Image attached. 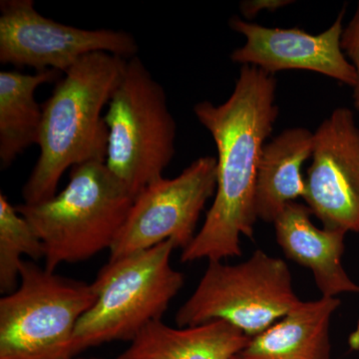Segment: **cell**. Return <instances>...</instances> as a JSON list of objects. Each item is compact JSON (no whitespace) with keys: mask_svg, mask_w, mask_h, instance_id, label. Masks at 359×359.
Returning a JSON list of instances; mask_svg holds the SVG:
<instances>
[{"mask_svg":"<svg viewBox=\"0 0 359 359\" xmlns=\"http://www.w3.org/2000/svg\"><path fill=\"white\" fill-rule=\"evenodd\" d=\"M276 99L275 75L243 65L224 103L194 107L216 144L217 189L204 224L182 252L183 263L241 257V237H254L257 165L278 117Z\"/></svg>","mask_w":359,"mask_h":359,"instance_id":"1","label":"cell"},{"mask_svg":"<svg viewBox=\"0 0 359 359\" xmlns=\"http://www.w3.org/2000/svg\"><path fill=\"white\" fill-rule=\"evenodd\" d=\"M127 59L94 52L65 73L42 106L40 155L22 188L25 204L50 200L66 170L105 162L108 129L104 107L121 81Z\"/></svg>","mask_w":359,"mask_h":359,"instance_id":"2","label":"cell"},{"mask_svg":"<svg viewBox=\"0 0 359 359\" xmlns=\"http://www.w3.org/2000/svg\"><path fill=\"white\" fill-rule=\"evenodd\" d=\"M134 202L105 162L71 169L60 193L39 204L15 205L44 247L45 268L78 263L111 250Z\"/></svg>","mask_w":359,"mask_h":359,"instance_id":"3","label":"cell"},{"mask_svg":"<svg viewBox=\"0 0 359 359\" xmlns=\"http://www.w3.org/2000/svg\"><path fill=\"white\" fill-rule=\"evenodd\" d=\"M172 240L109 261L93 285L95 304L82 316L74 334V353L112 341H130L156 320H162L184 285L172 266Z\"/></svg>","mask_w":359,"mask_h":359,"instance_id":"4","label":"cell"},{"mask_svg":"<svg viewBox=\"0 0 359 359\" xmlns=\"http://www.w3.org/2000/svg\"><path fill=\"white\" fill-rule=\"evenodd\" d=\"M107 108L105 165L135 199L173 160L176 121L166 92L138 56L127 59Z\"/></svg>","mask_w":359,"mask_h":359,"instance_id":"5","label":"cell"},{"mask_svg":"<svg viewBox=\"0 0 359 359\" xmlns=\"http://www.w3.org/2000/svg\"><path fill=\"white\" fill-rule=\"evenodd\" d=\"M96 299L93 283L23 262L20 285L0 299V359L74 358L78 323Z\"/></svg>","mask_w":359,"mask_h":359,"instance_id":"6","label":"cell"},{"mask_svg":"<svg viewBox=\"0 0 359 359\" xmlns=\"http://www.w3.org/2000/svg\"><path fill=\"white\" fill-rule=\"evenodd\" d=\"M299 302L287 264L257 250L237 264L209 262L197 289L175 320L179 327L222 320L254 339Z\"/></svg>","mask_w":359,"mask_h":359,"instance_id":"7","label":"cell"},{"mask_svg":"<svg viewBox=\"0 0 359 359\" xmlns=\"http://www.w3.org/2000/svg\"><path fill=\"white\" fill-rule=\"evenodd\" d=\"M217 189V158L202 156L179 176L156 180L134 199L109 261L172 240L185 250L197 235V224Z\"/></svg>","mask_w":359,"mask_h":359,"instance_id":"8","label":"cell"},{"mask_svg":"<svg viewBox=\"0 0 359 359\" xmlns=\"http://www.w3.org/2000/svg\"><path fill=\"white\" fill-rule=\"evenodd\" d=\"M133 35L114 29H83L56 22L35 9L32 0L0 1V62L37 71L65 73L94 52L137 56Z\"/></svg>","mask_w":359,"mask_h":359,"instance_id":"9","label":"cell"},{"mask_svg":"<svg viewBox=\"0 0 359 359\" xmlns=\"http://www.w3.org/2000/svg\"><path fill=\"white\" fill-rule=\"evenodd\" d=\"M313 133L302 199L323 228L359 233V127L353 110L335 108Z\"/></svg>","mask_w":359,"mask_h":359,"instance_id":"10","label":"cell"},{"mask_svg":"<svg viewBox=\"0 0 359 359\" xmlns=\"http://www.w3.org/2000/svg\"><path fill=\"white\" fill-rule=\"evenodd\" d=\"M344 14V8L332 25L320 34H311L297 27H266L231 18V29L245 39L243 46L231 52V61L255 66L273 75L285 70L311 71L353 88L355 70L340 43Z\"/></svg>","mask_w":359,"mask_h":359,"instance_id":"11","label":"cell"},{"mask_svg":"<svg viewBox=\"0 0 359 359\" xmlns=\"http://www.w3.org/2000/svg\"><path fill=\"white\" fill-rule=\"evenodd\" d=\"M306 205L290 203L273 222L276 238L283 254L294 263L311 269L321 297L359 294L342 264L346 231L318 229Z\"/></svg>","mask_w":359,"mask_h":359,"instance_id":"12","label":"cell"},{"mask_svg":"<svg viewBox=\"0 0 359 359\" xmlns=\"http://www.w3.org/2000/svg\"><path fill=\"white\" fill-rule=\"evenodd\" d=\"M314 133L304 127L283 130L264 144L257 165V219L273 224L283 210L306 193L302 166L313 152Z\"/></svg>","mask_w":359,"mask_h":359,"instance_id":"13","label":"cell"},{"mask_svg":"<svg viewBox=\"0 0 359 359\" xmlns=\"http://www.w3.org/2000/svg\"><path fill=\"white\" fill-rule=\"evenodd\" d=\"M337 297L299 302L263 334L250 339L243 359H330V325Z\"/></svg>","mask_w":359,"mask_h":359,"instance_id":"14","label":"cell"},{"mask_svg":"<svg viewBox=\"0 0 359 359\" xmlns=\"http://www.w3.org/2000/svg\"><path fill=\"white\" fill-rule=\"evenodd\" d=\"M250 340L238 328L222 320L179 328L156 320L141 330L119 358L231 359L244 351Z\"/></svg>","mask_w":359,"mask_h":359,"instance_id":"15","label":"cell"},{"mask_svg":"<svg viewBox=\"0 0 359 359\" xmlns=\"http://www.w3.org/2000/svg\"><path fill=\"white\" fill-rule=\"evenodd\" d=\"M59 71L0 72V166L6 169L30 146L39 145L42 107L35 99L41 85L57 79Z\"/></svg>","mask_w":359,"mask_h":359,"instance_id":"16","label":"cell"},{"mask_svg":"<svg viewBox=\"0 0 359 359\" xmlns=\"http://www.w3.org/2000/svg\"><path fill=\"white\" fill-rule=\"evenodd\" d=\"M44 259V247L30 224L15 205L0 193V292L4 295L18 289L22 257Z\"/></svg>","mask_w":359,"mask_h":359,"instance_id":"17","label":"cell"},{"mask_svg":"<svg viewBox=\"0 0 359 359\" xmlns=\"http://www.w3.org/2000/svg\"><path fill=\"white\" fill-rule=\"evenodd\" d=\"M340 43L342 51L355 70L356 82L353 86V104L359 112V4L353 18L344 28Z\"/></svg>","mask_w":359,"mask_h":359,"instance_id":"18","label":"cell"},{"mask_svg":"<svg viewBox=\"0 0 359 359\" xmlns=\"http://www.w3.org/2000/svg\"><path fill=\"white\" fill-rule=\"evenodd\" d=\"M292 0H245L241 4L240 9L248 20L256 18L262 11H276L292 4Z\"/></svg>","mask_w":359,"mask_h":359,"instance_id":"19","label":"cell"},{"mask_svg":"<svg viewBox=\"0 0 359 359\" xmlns=\"http://www.w3.org/2000/svg\"><path fill=\"white\" fill-rule=\"evenodd\" d=\"M231 359H243V358H241L240 355H238H238L233 356V358Z\"/></svg>","mask_w":359,"mask_h":359,"instance_id":"20","label":"cell"},{"mask_svg":"<svg viewBox=\"0 0 359 359\" xmlns=\"http://www.w3.org/2000/svg\"><path fill=\"white\" fill-rule=\"evenodd\" d=\"M116 359H123V358H119V356H118V358H116Z\"/></svg>","mask_w":359,"mask_h":359,"instance_id":"21","label":"cell"},{"mask_svg":"<svg viewBox=\"0 0 359 359\" xmlns=\"http://www.w3.org/2000/svg\"><path fill=\"white\" fill-rule=\"evenodd\" d=\"M71 359H76V358H71Z\"/></svg>","mask_w":359,"mask_h":359,"instance_id":"22","label":"cell"}]
</instances>
